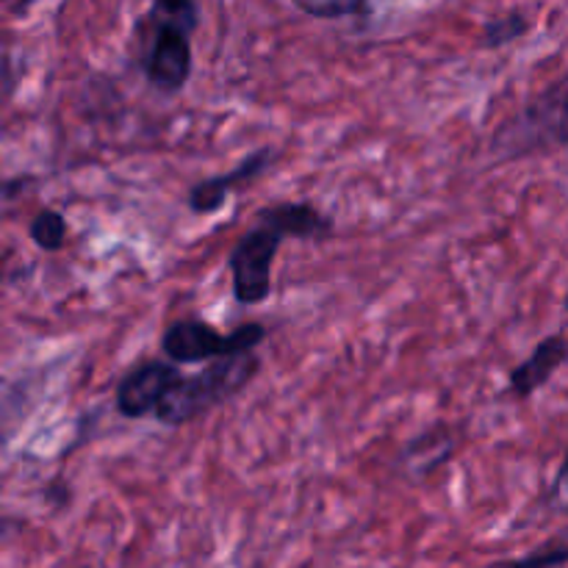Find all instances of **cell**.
Segmentation results:
<instances>
[{
    "mask_svg": "<svg viewBox=\"0 0 568 568\" xmlns=\"http://www.w3.org/2000/svg\"><path fill=\"white\" fill-rule=\"evenodd\" d=\"M261 361L255 358L253 349L250 353L225 355V358H214V364L205 366L200 375L181 377L175 388L164 397V403L155 410V419L164 425H186V422L197 419L200 414H209L211 408L231 399L233 394L242 392L258 372Z\"/></svg>",
    "mask_w": 568,
    "mask_h": 568,
    "instance_id": "6da1fadb",
    "label": "cell"
},
{
    "mask_svg": "<svg viewBox=\"0 0 568 568\" xmlns=\"http://www.w3.org/2000/svg\"><path fill=\"white\" fill-rule=\"evenodd\" d=\"M568 144V72L555 81L547 92L538 94L530 105L505 122L494 136V150L505 159L558 150Z\"/></svg>",
    "mask_w": 568,
    "mask_h": 568,
    "instance_id": "7a4b0ae2",
    "label": "cell"
},
{
    "mask_svg": "<svg viewBox=\"0 0 568 568\" xmlns=\"http://www.w3.org/2000/svg\"><path fill=\"white\" fill-rule=\"evenodd\" d=\"M286 231L258 214V225L244 233L231 253L233 294L242 305L264 303L272 292V264L281 250Z\"/></svg>",
    "mask_w": 568,
    "mask_h": 568,
    "instance_id": "3957f363",
    "label": "cell"
},
{
    "mask_svg": "<svg viewBox=\"0 0 568 568\" xmlns=\"http://www.w3.org/2000/svg\"><path fill=\"white\" fill-rule=\"evenodd\" d=\"M266 331L258 322L236 327L233 333H220L197 320L172 322L164 331L161 347L175 364H200V361L225 358V355L250 353L264 342Z\"/></svg>",
    "mask_w": 568,
    "mask_h": 568,
    "instance_id": "277c9868",
    "label": "cell"
},
{
    "mask_svg": "<svg viewBox=\"0 0 568 568\" xmlns=\"http://www.w3.org/2000/svg\"><path fill=\"white\" fill-rule=\"evenodd\" d=\"M150 22H153V31L144 48V75L159 92L175 94L186 87L189 72H192V48H189L192 31L153 14H150Z\"/></svg>",
    "mask_w": 568,
    "mask_h": 568,
    "instance_id": "5b68a950",
    "label": "cell"
},
{
    "mask_svg": "<svg viewBox=\"0 0 568 568\" xmlns=\"http://www.w3.org/2000/svg\"><path fill=\"white\" fill-rule=\"evenodd\" d=\"M181 369L172 364H161V361H150V364L133 369L125 381L116 388V408L128 419H144V416H155L159 405L164 403L166 394L181 383Z\"/></svg>",
    "mask_w": 568,
    "mask_h": 568,
    "instance_id": "8992f818",
    "label": "cell"
},
{
    "mask_svg": "<svg viewBox=\"0 0 568 568\" xmlns=\"http://www.w3.org/2000/svg\"><path fill=\"white\" fill-rule=\"evenodd\" d=\"M270 161H272V150L261 148L255 150L253 155H247V159H244L236 170L227 172V175H216V178H209V181L197 183V186L192 189V194H189V209H192L194 214H211V211H216L222 203H225V197L233 192V189L244 186V183H250L253 178H258L261 172L270 166Z\"/></svg>",
    "mask_w": 568,
    "mask_h": 568,
    "instance_id": "52a82bcc",
    "label": "cell"
},
{
    "mask_svg": "<svg viewBox=\"0 0 568 568\" xmlns=\"http://www.w3.org/2000/svg\"><path fill=\"white\" fill-rule=\"evenodd\" d=\"M568 361V338L566 336H549L532 349L527 361H521L514 372H510V388L516 397H530L532 392L544 386L555 372Z\"/></svg>",
    "mask_w": 568,
    "mask_h": 568,
    "instance_id": "ba28073f",
    "label": "cell"
},
{
    "mask_svg": "<svg viewBox=\"0 0 568 568\" xmlns=\"http://www.w3.org/2000/svg\"><path fill=\"white\" fill-rule=\"evenodd\" d=\"M261 214L270 216L275 225H281L283 231H286V236L322 239L333 231V220H327L325 214H320V211L308 203L272 205V209H264Z\"/></svg>",
    "mask_w": 568,
    "mask_h": 568,
    "instance_id": "9c48e42d",
    "label": "cell"
},
{
    "mask_svg": "<svg viewBox=\"0 0 568 568\" xmlns=\"http://www.w3.org/2000/svg\"><path fill=\"white\" fill-rule=\"evenodd\" d=\"M453 453V442H449L447 433H427V436L416 438L408 449L403 453V464L410 466L414 475H427V471L436 469L438 464L449 458Z\"/></svg>",
    "mask_w": 568,
    "mask_h": 568,
    "instance_id": "30bf717a",
    "label": "cell"
},
{
    "mask_svg": "<svg viewBox=\"0 0 568 568\" xmlns=\"http://www.w3.org/2000/svg\"><path fill=\"white\" fill-rule=\"evenodd\" d=\"M28 233H31L33 244L42 250H48V253H53V250H61L67 242V220L59 214V211L53 209H44L39 211L37 216H33L31 227H28Z\"/></svg>",
    "mask_w": 568,
    "mask_h": 568,
    "instance_id": "8fae6325",
    "label": "cell"
},
{
    "mask_svg": "<svg viewBox=\"0 0 568 568\" xmlns=\"http://www.w3.org/2000/svg\"><path fill=\"white\" fill-rule=\"evenodd\" d=\"M150 14L194 31L197 28V0H155V9Z\"/></svg>",
    "mask_w": 568,
    "mask_h": 568,
    "instance_id": "7c38bea8",
    "label": "cell"
},
{
    "mask_svg": "<svg viewBox=\"0 0 568 568\" xmlns=\"http://www.w3.org/2000/svg\"><path fill=\"white\" fill-rule=\"evenodd\" d=\"M305 14L320 17V20H338L349 17L364 6V0H294Z\"/></svg>",
    "mask_w": 568,
    "mask_h": 568,
    "instance_id": "4fadbf2b",
    "label": "cell"
},
{
    "mask_svg": "<svg viewBox=\"0 0 568 568\" xmlns=\"http://www.w3.org/2000/svg\"><path fill=\"white\" fill-rule=\"evenodd\" d=\"M525 31H527V20L521 14L503 17V20H494L491 26L486 28V44L488 48H503V44L519 39Z\"/></svg>",
    "mask_w": 568,
    "mask_h": 568,
    "instance_id": "5bb4252c",
    "label": "cell"
},
{
    "mask_svg": "<svg viewBox=\"0 0 568 568\" xmlns=\"http://www.w3.org/2000/svg\"><path fill=\"white\" fill-rule=\"evenodd\" d=\"M558 486H560V488H566V491H568V449H566V460H564V466H560Z\"/></svg>",
    "mask_w": 568,
    "mask_h": 568,
    "instance_id": "9a60e30c",
    "label": "cell"
},
{
    "mask_svg": "<svg viewBox=\"0 0 568 568\" xmlns=\"http://www.w3.org/2000/svg\"><path fill=\"white\" fill-rule=\"evenodd\" d=\"M566 308H568V297H566Z\"/></svg>",
    "mask_w": 568,
    "mask_h": 568,
    "instance_id": "2e32d148",
    "label": "cell"
}]
</instances>
